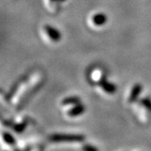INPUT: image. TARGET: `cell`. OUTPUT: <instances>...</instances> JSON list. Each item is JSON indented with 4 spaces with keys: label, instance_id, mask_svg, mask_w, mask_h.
Segmentation results:
<instances>
[{
    "label": "cell",
    "instance_id": "cell-1",
    "mask_svg": "<svg viewBox=\"0 0 151 151\" xmlns=\"http://www.w3.org/2000/svg\"><path fill=\"white\" fill-rule=\"evenodd\" d=\"M138 114L141 122L146 124L151 118V100L149 97H144L137 103Z\"/></svg>",
    "mask_w": 151,
    "mask_h": 151
},
{
    "label": "cell",
    "instance_id": "cell-2",
    "mask_svg": "<svg viewBox=\"0 0 151 151\" xmlns=\"http://www.w3.org/2000/svg\"><path fill=\"white\" fill-rule=\"evenodd\" d=\"M49 139L51 142H82L85 139V137L81 134H55L50 135Z\"/></svg>",
    "mask_w": 151,
    "mask_h": 151
},
{
    "label": "cell",
    "instance_id": "cell-3",
    "mask_svg": "<svg viewBox=\"0 0 151 151\" xmlns=\"http://www.w3.org/2000/svg\"><path fill=\"white\" fill-rule=\"evenodd\" d=\"M43 29L45 35L48 37L50 41H51V42H58L60 40L61 35H60V33L55 28L46 24V25L44 26Z\"/></svg>",
    "mask_w": 151,
    "mask_h": 151
},
{
    "label": "cell",
    "instance_id": "cell-4",
    "mask_svg": "<svg viewBox=\"0 0 151 151\" xmlns=\"http://www.w3.org/2000/svg\"><path fill=\"white\" fill-rule=\"evenodd\" d=\"M142 89H143V86L139 83H136L135 85L132 86V88L130 89L129 93L128 95V97H127V102L129 104H132L136 102L137 98L139 97V94L142 92Z\"/></svg>",
    "mask_w": 151,
    "mask_h": 151
},
{
    "label": "cell",
    "instance_id": "cell-5",
    "mask_svg": "<svg viewBox=\"0 0 151 151\" xmlns=\"http://www.w3.org/2000/svg\"><path fill=\"white\" fill-rule=\"evenodd\" d=\"M97 85L100 88H102V90L105 93L109 94V95H112L113 93H115L116 89H117L116 86L113 83H112V82L107 81L106 78H103V80L100 81V82H98Z\"/></svg>",
    "mask_w": 151,
    "mask_h": 151
},
{
    "label": "cell",
    "instance_id": "cell-6",
    "mask_svg": "<svg viewBox=\"0 0 151 151\" xmlns=\"http://www.w3.org/2000/svg\"><path fill=\"white\" fill-rule=\"evenodd\" d=\"M84 113H85V107L80 103L76 105H74L72 108H70L66 112V115L69 118H76L78 116L82 115Z\"/></svg>",
    "mask_w": 151,
    "mask_h": 151
},
{
    "label": "cell",
    "instance_id": "cell-7",
    "mask_svg": "<svg viewBox=\"0 0 151 151\" xmlns=\"http://www.w3.org/2000/svg\"><path fill=\"white\" fill-rule=\"evenodd\" d=\"M107 20V16L103 13H97L91 17V23L96 27H101L104 25Z\"/></svg>",
    "mask_w": 151,
    "mask_h": 151
},
{
    "label": "cell",
    "instance_id": "cell-8",
    "mask_svg": "<svg viewBox=\"0 0 151 151\" xmlns=\"http://www.w3.org/2000/svg\"><path fill=\"white\" fill-rule=\"evenodd\" d=\"M6 126H9L11 129L14 130V132H16L18 134L22 133L24 130L25 129V128L27 127V122L25 120L22 121L21 123H18V124H13L11 122L6 121Z\"/></svg>",
    "mask_w": 151,
    "mask_h": 151
},
{
    "label": "cell",
    "instance_id": "cell-9",
    "mask_svg": "<svg viewBox=\"0 0 151 151\" xmlns=\"http://www.w3.org/2000/svg\"><path fill=\"white\" fill-rule=\"evenodd\" d=\"M81 103L80 98L77 96H70V97H66L64 99L61 100V105L62 106H70V105H76L78 103Z\"/></svg>",
    "mask_w": 151,
    "mask_h": 151
},
{
    "label": "cell",
    "instance_id": "cell-10",
    "mask_svg": "<svg viewBox=\"0 0 151 151\" xmlns=\"http://www.w3.org/2000/svg\"><path fill=\"white\" fill-rule=\"evenodd\" d=\"M91 77H92L93 82L96 83V85H97V83L102 81L103 78H105V76H104V73H103V71L102 70H100V69H95V70L92 71Z\"/></svg>",
    "mask_w": 151,
    "mask_h": 151
},
{
    "label": "cell",
    "instance_id": "cell-11",
    "mask_svg": "<svg viewBox=\"0 0 151 151\" xmlns=\"http://www.w3.org/2000/svg\"><path fill=\"white\" fill-rule=\"evenodd\" d=\"M2 139H3V140L4 141V143L7 144L8 145L15 146V139L9 133L4 132L2 134Z\"/></svg>",
    "mask_w": 151,
    "mask_h": 151
},
{
    "label": "cell",
    "instance_id": "cell-12",
    "mask_svg": "<svg viewBox=\"0 0 151 151\" xmlns=\"http://www.w3.org/2000/svg\"><path fill=\"white\" fill-rule=\"evenodd\" d=\"M65 0H47V6H48L49 9L53 11L57 9V5L60 3H62Z\"/></svg>",
    "mask_w": 151,
    "mask_h": 151
},
{
    "label": "cell",
    "instance_id": "cell-13",
    "mask_svg": "<svg viewBox=\"0 0 151 151\" xmlns=\"http://www.w3.org/2000/svg\"><path fill=\"white\" fill-rule=\"evenodd\" d=\"M83 150H97V149L95 148V147H93V146H91V145H86L85 147H83Z\"/></svg>",
    "mask_w": 151,
    "mask_h": 151
}]
</instances>
